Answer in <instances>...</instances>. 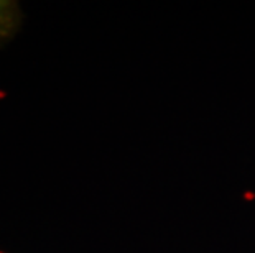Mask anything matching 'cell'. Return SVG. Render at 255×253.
Instances as JSON below:
<instances>
[{"instance_id":"1","label":"cell","mask_w":255,"mask_h":253,"mask_svg":"<svg viewBox=\"0 0 255 253\" xmlns=\"http://www.w3.org/2000/svg\"><path fill=\"white\" fill-rule=\"evenodd\" d=\"M21 23V12L18 3L0 0V46L17 33Z\"/></svg>"}]
</instances>
